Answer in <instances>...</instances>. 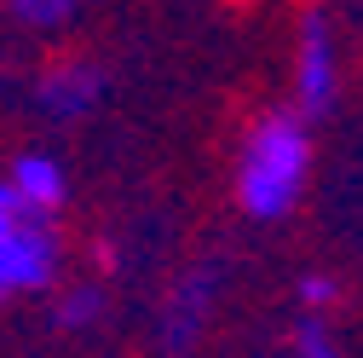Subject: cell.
I'll return each instance as SVG.
<instances>
[{
    "mask_svg": "<svg viewBox=\"0 0 363 358\" xmlns=\"http://www.w3.org/2000/svg\"><path fill=\"white\" fill-rule=\"evenodd\" d=\"M64 266V237L58 214L29 208L6 179H0V306L23 295H47Z\"/></svg>",
    "mask_w": 363,
    "mask_h": 358,
    "instance_id": "obj_2",
    "label": "cell"
},
{
    "mask_svg": "<svg viewBox=\"0 0 363 358\" xmlns=\"http://www.w3.org/2000/svg\"><path fill=\"white\" fill-rule=\"evenodd\" d=\"M294 300H300L306 312H335V306H340V278H329V272H306V278L294 283Z\"/></svg>",
    "mask_w": 363,
    "mask_h": 358,
    "instance_id": "obj_10",
    "label": "cell"
},
{
    "mask_svg": "<svg viewBox=\"0 0 363 358\" xmlns=\"http://www.w3.org/2000/svg\"><path fill=\"white\" fill-rule=\"evenodd\" d=\"M99 318H104V289L99 283H69L52 300V324L58 330H93Z\"/></svg>",
    "mask_w": 363,
    "mask_h": 358,
    "instance_id": "obj_8",
    "label": "cell"
},
{
    "mask_svg": "<svg viewBox=\"0 0 363 358\" xmlns=\"http://www.w3.org/2000/svg\"><path fill=\"white\" fill-rule=\"evenodd\" d=\"M81 6H93V0H6V12H12L23 29H40V35H52V29L75 23Z\"/></svg>",
    "mask_w": 363,
    "mask_h": 358,
    "instance_id": "obj_9",
    "label": "cell"
},
{
    "mask_svg": "<svg viewBox=\"0 0 363 358\" xmlns=\"http://www.w3.org/2000/svg\"><path fill=\"white\" fill-rule=\"evenodd\" d=\"M219 289H225V278H219L213 260L185 266V272L167 283L162 312H156V347H162V358H185V352H196V341H202L208 324H213Z\"/></svg>",
    "mask_w": 363,
    "mask_h": 358,
    "instance_id": "obj_3",
    "label": "cell"
},
{
    "mask_svg": "<svg viewBox=\"0 0 363 358\" xmlns=\"http://www.w3.org/2000/svg\"><path fill=\"white\" fill-rule=\"evenodd\" d=\"M340 99V53H335V29L323 12L300 18V40H294V110L306 121H323Z\"/></svg>",
    "mask_w": 363,
    "mask_h": 358,
    "instance_id": "obj_4",
    "label": "cell"
},
{
    "mask_svg": "<svg viewBox=\"0 0 363 358\" xmlns=\"http://www.w3.org/2000/svg\"><path fill=\"white\" fill-rule=\"evenodd\" d=\"M311 179V121L300 110H265L237 145V202L248 219H283Z\"/></svg>",
    "mask_w": 363,
    "mask_h": 358,
    "instance_id": "obj_1",
    "label": "cell"
},
{
    "mask_svg": "<svg viewBox=\"0 0 363 358\" xmlns=\"http://www.w3.org/2000/svg\"><path fill=\"white\" fill-rule=\"evenodd\" d=\"M289 347L294 358H340V341H335V324H329V312H294V324H289Z\"/></svg>",
    "mask_w": 363,
    "mask_h": 358,
    "instance_id": "obj_7",
    "label": "cell"
},
{
    "mask_svg": "<svg viewBox=\"0 0 363 358\" xmlns=\"http://www.w3.org/2000/svg\"><path fill=\"white\" fill-rule=\"evenodd\" d=\"M6 185L40 214H58L69 202V173H64V162L52 151H18L12 168H6Z\"/></svg>",
    "mask_w": 363,
    "mask_h": 358,
    "instance_id": "obj_6",
    "label": "cell"
},
{
    "mask_svg": "<svg viewBox=\"0 0 363 358\" xmlns=\"http://www.w3.org/2000/svg\"><path fill=\"white\" fill-rule=\"evenodd\" d=\"M110 93V75L99 58H58L40 70L35 81V104L47 110L52 121H81V116H93Z\"/></svg>",
    "mask_w": 363,
    "mask_h": 358,
    "instance_id": "obj_5",
    "label": "cell"
}]
</instances>
